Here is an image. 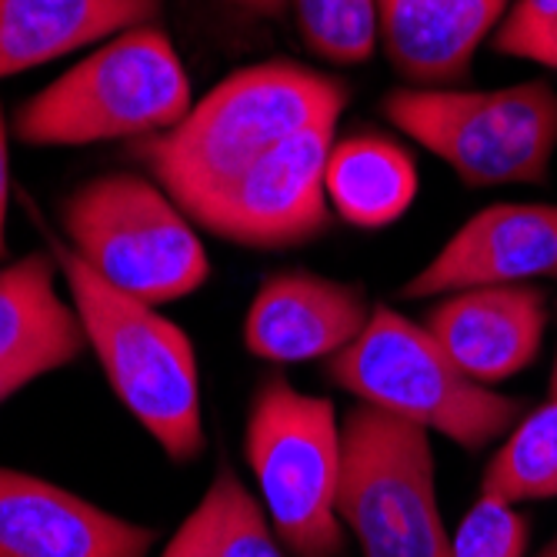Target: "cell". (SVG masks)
I'll return each instance as SVG.
<instances>
[{
	"label": "cell",
	"mask_w": 557,
	"mask_h": 557,
	"mask_svg": "<svg viewBox=\"0 0 557 557\" xmlns=\"http://www.w3.org/2000/svg\"><path fill=\"white\" fill-rule=\"evenodd\" d=\"M347 97V84L334 74L294 61L250 64L197 100L181 124L137 140L134 158L187 214L297 131L341 117Z\"/></svg>",
	"instance_id": "cell-1"
},
{
	"label": "cell",
	"mask_w": 557,
	"mask_h": 557,
	"mask_svg": "<svg viewBox=\"0 0 557 557\" xmlns=\"http://www.w3.org/2000/svg\"><path fill=\"white\" fill-rule=\"evenodd\" d=\"M50 255L67 281L87 347L97 354L117 400L174 465L197 461L208 437L197 354L187 331L154 311V304L111 287L61 237H50Z\"/></svg>",
	"instance_id": "cell-2"
},
{
	"label": "cell",
	"mask_w": 557,
	"mask_h": 557,
	"mask_svg": "<svg viewBox=\"0 0 557 557\" xmlns=\"http://www.w3.org/2000/svg\"><path fill=\"white\" fill-rule=\"evenodd\" d=\"M190 108V77L168 30L137 24L24 100L14 137L27 147L144 140L181 124Z\"/></svg>",
	"instance_id": "cell-3"
},
{
	"label": "cell",
	"mask_w": 557,
	"mask_h": 557,
	"mask_svg": "<svg viewBox=\"0 0 557 557\" xmlns=\"http://www.w3.org/2000/svg\"><path fill=\"white\" fill-rule=\"evenodd\" d=\"M327 377L361 404L437 431L465 450H484L524 418L521 397L468 377L424 324L387 304H377L368 327L327 358Z\"/></svg>",
	"instance_id": "cell-4"
},
{
	"label": "cell",
	"mask_w": 557,
	"mask_h": 557,
	"mask_svg": "<svg viewBox=\"0 0 557 557\" xmlns=\"http://www.w3.org/2000/svg\"><path fill=\"white\" fill-rule=\"evenodd\" d=\"M381 114L468 187L547 184L557 150V90L524 81L494 90L397 87Z\"/></svg>",
	"instance_id": "cell-5"
},
{
	"label": "cell",
	"mask_w": 557,
	"mask_h": 557,
	"mask_svg": "<svg viewBox=\"0 0 557 557\" xmlns=\"http://www.w3.org/2000/svg\"><path fill=\"white\" fill-rule=\"evenodd\" d=\"M61 224L67 247L90 271L154 308L194 294L211 277L194 221L150 177L111 171L81 184L64 200Z\"/></svg>",
	"instance_id": "cell-6"
},
{
	"label": "cell",
	"mask_w": 557,
	"mask_h": 557,
	"mask_svg": "<svg viewBox=\"0 0 557 557\" xmlns=\"http://www.w3.org/2000/svg\"><path fill=\"white\" fill-rule=\"evenodd\" d=\"M244 458L261 504L294 557H337L341 421L334 400L304 394L284 377H268L247 411Z\"/></svg>",
	"instance_id": "cell-7"
},
{
	"label": "cell",
	"mask_w": 557,
	"mask_h": 557,
	"mask_svg": "<svg viewBox=\"0 0 557 557\" xmlns=\"http://www.w3.org/2000/svg\"><path fill=\"white\" fill-rule=\"evenodd\" d=\"M428 434L361 400L344 414L337 518L361 557H450Z\"/></svg>",
	"instance_id": "cell-8"
},
{
	"label": "cell",
	"mask_w": 557,
	"mask_h": 557,
	"mask_svg": "<svg viewBox=\"0 0 557 557\" xmlns=\"http://www.w3.org/2000/svg\"><path fill=\"white\" fill-rule=\"evenodd\" d=\"M337 121L321 117L297 131L231 187L190 208L187 218L214 237L255 250L314 240L331 224L324 171Z\"/></svg>",
	"instance_id": "cell-9"
},
{
	"label": "cell",
	"mask_w": 557,
	"mask_h": 557,
	"mask_svg": "<svg viewBox=\"0 0 557 557\" xmlns=\"http://www.w3.org/2000/svg\"><path fill=\"white\" fill-rule=\"evenodd\" d=\"M531 281H557V205H491L468 218L411 281H404L400 300Z\"/></svg>",
	"instance_id": "cell-10"
},
{
	"label": "cell",
	"mask_w": 557,
	"mask_h": 557,
	"mask_svg": "<svg viewBox=\"0 0 557 557\" xmlns=\"http://www.w3.org/2000/svg\"><path fill=\"white\" fill-rule=\"evenodd\" d=\"M158 531L0 465V557H150Z\"/></svg>",
	"instance_id": "cell-11"
},
{
	"label": "cell",
	"mask_w": 557,
	"mask_h": 557,
	"mask_svg": "<svg viewBox=\"0 0 557 557\" xmlns=\"http://www.w3.org/2000/svg\"><path fill=\"white\" fill-rule=\"evenodd\" d=\"M364 287L311 271L268 274L244 318V347L271 364L327 361L371 321Z\"/></svg>",
	"instance_id": "cell-12"
},
{
	"label": "cell",
	"mask_w": 557,
	"mask_h": 557,
	"mask_svg": "<svg viewBox=\"0 0 557 557\" xmlns=\"http://www.w3.org/2000/svg\"><path fill=\"white\" fill-rule=\"evenodd\" d=\"M421 324L468 377L491 387L537 361L547 297L534 284L468 287L444 294Z\"/></svg>",
	"instance_id": "cell-13"
},
{
	"label": "cell",
	"mask_w": 557,
	"mask_h": 557,
	"mask_svg": "<svg viewBox=\"0 0 557 557\" xmlns=\"http://www.w3.org/2000/svg\"><path fill=\"white\" fill-rule=\"evenodd\" d=\"M511 0H377V34L391 67L418 87H450L471 74L478 47Z\"/></svg>",
	"instance_id": "cell-14"
},
{
	"label": "cell",
	"mask_w": 557,
	"mask_h": 557,
	"mask_svg": "<svg viewBox=\"0 0 557 557\" xmlns=\"http://www.w3.org/2000/svg\"><path fill=\"white\" fill-rule=\"evenodd\" d=\"M58 261L47 250L0 271V371L30 381L61 371L87 350L84 324L58 290Z\"/></svg>",
	"instance_id": "cell-15"
},
{
	"label": "cell",
	"mask_w": 557,
	"mask_h": 557,
	"mask_svg": "<svg viewBox=\"0 0 557 557\" xmlns=\"http://www.w3.org/2000/svg\"><path fill=\"white\" fill-rule=\"evenodd\" d=\"M161 0H0V81L150 24Z\"/></svg>",
	"instance_id": "cell-16"
},
{
	"label": "cell",
	"mask_w": 557,
	"mask_h": 557,
	"mask_svg": "<svg viewBox=\"0 0 557 557\" xmlns=\"http://www.w3.org/2000/svg\"><path fill=\"white\" fill-rule=\"evenodd\" d=\"M418 168L404 147L384 134H350L334 140L324 190L331 211L361 231L391 227L418 197Z\"/></svg>",
	"instance_id": "cell-17"
},
{
	"label": "cell",
	"mask_w": 557,
	"mask_h": 557,
	"mask_svg": "<svg viewBox=\"0 0 557 557\" xmlns=\"http://www.w3.org/2000/svg\"><path fill=\"white\" fill-rule=\"evenodd\" d=\"M481 494L515 508L557 497V397L524 411L508 431L481 474Z\"/></svg>",
	"instance_id": "cell-18"
},
{
	"label": "cell",
	"mask_w": 557,
	"mask_h": 557,
	"mask_svg": "<svg viewBox=\"0 0 557 557\" xmlns=\"http://www.w3.org/2000/svg\"><path fill=\"white\" fill-rule=\"evenodd\" d=\"M290 11L308 50L327 64H364L381 44L377 0H290Z\"/></svg>",
	"instance_id": "cell-19"
},
{
	"label": "cell",
	"mask_w": 557,
	"mask_h": 557,
	"mask_svg": "<svg viewBox=\"0 0 557 557\" xmlns=\"http://www.w3.org/2000/svg\"><path fill=\"white\" fill-rule=\"evenodd\" d=\"M211 487L218 494V557H294L281 544L264 504L231 468H221Z\"/></svg>",
	"instance_id": "cell-20"
},
{
	"label": "cell",
	"mask_w": 557,
	"mask_h": 557,
	"mask_svg": "<svg viewBox=\"0 0 557 557\" xmlns=\"http://www.w3.org/2000/svg\"><path fill=\"white\" fill-rule=\"evenodd\" d=\"M531 541L528 518L494 497H478L450 541V557H524Z\"/></svg>",
	"instance_id": "cell-21"
},
{
	"label": "cell",
	"mask_w": 557,
	"mask_h": 557,
	"mask_svg": "<svg viewBox=\"0 0 557 557\" xmlns=\"http://www.w3.org/2000/svg\"><path fill=\"white\" fill-rule=\"evenodd\" d=\"M491 47L504 58L557 71V0H511Z\"/></svg>",
	"instance_id": "cell-22"
},
{
	"label": "cell",
	"mask_w": 557,
	"mask_h": 557,
	"mask_svg": "<svg viewBox=\"0 0 557 557\" xmlns=\"http://www.w3.org/2000/svg\"><path fill=\"white\" fill-rule=\"evenodd\" d=\"M161 557H218V494L208 487L197 508L181 521Z\"/></svg>",
	"instance_id": "cell-23"
},
{
	"label": "cell",
	"mask_w": 557,
	"mask_h": 557,
	"mask_svg": "<svg viewBox=\"0 0 557 557\" xmlns=\"http://www.w3.org/2000/svg\"><path fill=\"white\" fill-rule=\"evenodd\" d=\"M8 208H11V150H8V117L0 104V261L8 258Z\"/></svg>",
	"instance_id": "cell-24"
},
{
	"label": "cell",
	"mask_w": 557,
	"mask_h": 557,
	"mask_svg": "<svg viewBox=\"0 0 557 557\" xmlns=\"http://www.w3.org/2000/svg\"><path fill=\"white\" fill-rule=\"evenodd\" d=\"M231 4L250 17H268V21H277L287 11V0H231Z\"/></svg>",
	"instance_id": "cell-25"
},
{
	"label": "cell",
	"mask_w": 557,
	"mask_h": 557,
	"mask_svg": "<svg viewBox=\"0 0 557 557\" xmlns=\"http://www.w3.org/2000/svg\"><path fill=\"white\" fill-rule=\"evenodd\" d=\"M30 384V377L24 374H8V371H0V404H4L8 397H14L17 391H24Z\"/></svg>",
	"instance_id": "cell-26"
},
{
	"label": "cell",
	"mask_w": 557,
	"mask_h": 557,
	"mask_svg": "<svg viewBox=\"0 0 557 557\" xmlns=\"http://www.w3.org/2000/svg\"><path fill=\"white\" fill-rule=\"evenodd\" d=\"M537 557H557V537H550V541H547V547H544Z\"/></svg>",
	"instance_id": "cell-27"
},
{
	"label": "cell",
	"mask_w": 557,
	"mask_h": 557,
	"mask_svg": "<svg viewBox=\"0 0 557 557\" xmlns=\"http://www.w3.org/2000/svg\"><path fill=\"white\" fill-rule=\"evenodd\" d=\"M550 397H557V358H554V368H550Z\"/></svg>",
	"instance_id": "cell-28"
}]
</instances>
